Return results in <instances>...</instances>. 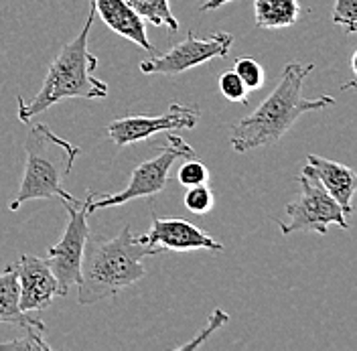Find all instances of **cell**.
<instances>
[{
  "label": "cell",
  "mask_w": 357,
  "mask_h": 351,
  "mask_svg": "<svg viewBox=\"0 0 357 351\" xmlns=\"http://www.w3.org/2000/svg\"><path fill=\"white\" fill-rule=\"evenodd\" d=\"M301 17L298 0H254V19L262 29L292 27Z\"/></svg>",
  "instance_id": "obj_15"
},
{
  "label": "cell",
  "mask_w": 357,
  "mask_h": 351,
  "mask_svg": "<svg viewBox=\"0 0 357 351\" xmlns=\"http://www.w3.org/2000/svg\"><path fill=\"white\" fill-rule=\"evenodd\" d=\"M234 71L238 73V77L244 82L248 89L262 88L264 84V67L260 66L254 57H238L234 64Z\"/></svg>",
  "instance_id": "obj_17"
},
{
  "label": "cell",
  "mask_w": 357,
  "mask_h": 351,
  "mask_svg": "<svg viewBox=\"0 0 357 351\" xmlns=\"http://www.w3.org/2000/svg\"><path fill=\"white\" fill-rule=\"evenodd\" d=\"M209 177H211L209 169L203 163H199L195 156H191L178 167L177 181L183 187H195V185H207Z\"/></svg>",
  "instance_id": "obj_18"
},
{
  "label": "cell",
  "mask_w": 357,
  "mask_h": 351,
  "mask_svg": "<svg viewBox=\"0 0 357 351\" xmlns=\"http://www.w3.org/2000/svg\"><path fill=\"white\" fill-rule=\"evenodd\" d=\"M231 43H234V35L225 31L213 33L211 37L205 39L195 37V33L189 31L187 37L175 47H171L167 53L162 55L155 53L149 59H144L140 64V71L146 75H178L211 59L227 57Z\"/></svg>",
  "instance_id": "obj_8"
},
{
  "label": "cell",
  "mask_w": 357,
  "mask_h": 351,
  "mask_svg": "<svg viewBox=\"0 0 357 351\" xmlns=\"http://www.w3.org/2000/svg\"><path fill=\"white\" fill-rule=\"evenodd\" d=\"M146 246H151L156 254L160 250L189 252V250H211L222 252L223 244L215 241L209 234L201 232L195 223L181 218H156L153 216L151 230L138 236Z\"/></svg>",
  "instance_id": "obj_10"
},
{
  "label": "cell",
  "mask_w": 357,
  "mask_h": 351,
  "mask_svg": "<svg viewBox=\"0 0 357 351\" xmlns=\"http://www.w3.org/2000/svg\"><path fill=\"white\" fill-rule=\"evenodd\" d=\"M201 118L197 106H185L173 102L169 110L160 116H126L118 118L106 126V134L116 147H128L140 140H146L156 132L193 130Z\"/></svg>",
  "instance_id": "obj_9"
},
{
  "label": "cell",
  "mask_w": 357,
  "mask_h": 351,
  "mask_svg": "<svg viewBox=\"0 0 357 351\" xmlns=\"http://www.w3.org/2000/svg\"><path fill=\"white\" fill-rule=\"evenodd\" d=\"M126 2L132 6L142 21L151 22L155 27H167L171 33L178 31V21L171 10L169 0H126Z\"/></svg>",
  "instance_id": "obj_16"
},
{
  "label": "cell",
  "mask_w": 357,
  "mask_h": 351,
  "mask_svg": "<svg viewBox=\"0 0 357 351\" xmlns=\"http://www.w3.org/2000/svg\"><path fill=\"white\" fill-rule=\"evenodd\" d=\"M91 193L93 191H88L86 199L73 197L61 201L69 221H67L61 240L49 248L47 258H45L51 272L55 274L59 297H67L69 288L77 286L82 281V260H84V250L89 238L88 201Z\"/></svg>",
  "instance_id": "obj_7"
},
{
  "label": "cell",
  "mask_w": 357,
  "mask_h": 351,
  "mask_svg": "<svg viewBox=\"0 0 357 351\" xmlns=\"http://www.w3.org/2000/svg\"><path fill=\"white\" fill-rule=\"evenodd\" d=\"M0 325H17L24 331L45 333L43 321L33 317V313L22 311L21 305H19L17 264H13L0 272Z\"/></svg>",
  "instance_id": "obj_14"
},
{
  "label": "cell",
  "mask_w": 357,
  "mask_h": 351,
  "mask_svg": "<svg viewBox=\"0 0 357 351\" xmlns=\"http://www.w3.org/2000/svg\"><path fill=\"white\" fill-rule=\"evenodd\" d=\"M0 351H51V345L43 339L39 331H24L21 339L15 341H0Z\"/></svg>",
  "instance_id": "obj_22"
},
{
  "label": "cell",
  "mask_w": 357,
  "mask_h": 351,
  "mask_svg": "<svg viewBox=\"0 0 357 351\" xmlns=\"http://www.w3.org/2000/svg\"><path fill=\"white\" fill-rule=\"evenodd\" d=\"M351 73H354V77L357 75V53L351 55Z\"/></svg>",
  "instance_id": "obj_25"
},
{
  "label": "cell",
  "mask_w": 357,
  "mask_h": 351,
  "mask_svg": "<svg viewBox=\"0 0 357 351\" xmlns=\"http://www.w3.org/2000/svg\"><path fill=\"white\" fill-rule=\"evenodd\" d=\"M312 69V64L298 61H292L282 69L280 82L266 100L231 128L229 142L236 153H248L274 144L292 128L298 116L333 106V96H321L314 100L303 96V84Z\"/></svg>",
  "instance_id": "obj_1"
},
{
  "label": "cell",
  "mask_w": 357,
  "mask_h": 351,
  "mask_svg": "<svg viewBox=\"0 0 357 351\" xmlns=\"http://www.w3.org/2000/svg\"><path fill=\"white\" fill-rule=\"evenodd\" d=\"M91 2L96 6V15L102 17V21L106 22L108 29L126 37L128 41L149 51L151 55H155L156 49L155 45L149 41L144 21L136 15V10L126 0H91Z\"/></svg>",
  "instance_id": "obj_13"
},
{
  "label": "cell",
  "mask_w": 357,
  "mask_h": 351,
  "mask_svg": "<svg viewBox=\"0 0 357 351\" xmlns=\"http://www.w3.org/2000/svg\"><path fill=\"white\" fill-rule=\"evenodd\" d=\"M305 167L319 179V183L327 189V193L341 205L345 216L354 211L351 199L356 195L357 187V177L354 169H349L347 165L329 160L325 156H319V154H309Z\"/></svg>",
  "instance_id": "obj_12"
},
{
  "label": "cell",
  "mask_w": 357,
  "mask_h": 351,
  "mask_svg": "<svg viewBox=\"0 0 357 351\" xmlns=\"http://www.w3.org/2000/svg\"><path fill=\"white\" fill-rule=\"evenodd\" d=\"M146 256H156V252L134 236L130 225H124L114 238L89 236L77 285L79 305H96L142 281L146 274L142 260Z\"/></svg>",
  "instance_id": "obj_2"
},
{
  "label": "cell",
  "mask_w": 357,
  "mask_h": 351,
  "mask_svg": "<svg viewBox=\"0 0 357 351\" xmlns=\"http://www.w3.org/2000/svg\"><path fill=\"white\" fill-rule=\"evenodd\" d=\"M229 321V315L222 311V308H215L211 315H209V319H207V323H205V327L191 339V341H187V343H183V345H178V350L181 351H189V350H197L201 348L207 339H209V335L213 333V331H218L222 325H225Z\"/></svg>",
  "instance_id": "obj_20"
},
{
  "label": "cell",
  "mask_w": 357,
  "mask_h": 351,
  "mask_svg": "<svg viewBox=\"0 0 357 351\" xmlns=\"http://www.w3.org/2000/svg\"><path fill=\"white\" fill-rule=\"evenodd\" d=\"M220 91H222L225 100L248 106V88H245L244 82L238 77V73L234 69L220 75Z\"/></svg>",
  "instance_id": "obj_21"
},
{
  "label": "cell",
  "mask_w": 357,
  "mask_h": 351,
  "mask_svg": "<svg viewBox=\"0 0 357 351\" xmlns=\"http://www.w3.org/2000/svg\"><path fill=\"white\" fill-rule=\"evenodd\" d=\"M195 156V151L177 134L169 132L167 134V144L158 149V154L153 156L151 160L140 163L130 175V183L126 189L114 195H104V197H91L88 201V214H93L98 209H108V207H118L124 205L132 199L153 197L165 191L169 183V173L178 158H191Z\"/></svg>",
  "instance_id": "obj_5"
},
{
  "label": "cell",
  "mask_w": 357,
  "mask_h": 351,
  "mask_svg": "<svg viewBox=\"0 0 357 351\" xmlns=\"http://www.w3.org/2000/svg\"><path fill=\"white\" fill-rule=\"evenodd\" d=\"M333 22L347 33L357 31V0H335Z\"/></svg>",
  "instance_id": "obj_23"
},
{
  "label": "cell",
  "mask_w": 357,
  "mask_h": 351,
  "mask_svg": "<svg viewBox=\"0 0 357 351\" xmlns=\"http://www.w3.org/2000/svg\"><path fill=\"white\" fill-rule=\"evenodd\" d=\"M19 274V305L26 313H37L51 307L53 299L59 294L55 274L43 258L33 254H22L17 262Z\"/></svg>",
  "instance_id": "obj_11"
},
{
  "label": "cell",
  "mask_w": 357,
  "mask_h": 351,
  "mask_svg": "<svg viewBox=\"0 0 357 351\" xmlns=\"http://www.w3.org/2000/svg\"><path fill=\"white\" fill-rule=\"evenodd\" d=\"M79 147L49 130L47 124H31L24 138V171L10 211H17L22 203L33 199H73L63 187L66 177L71 173Z\"/></svg>",
  "instance_id": "obj_4"
},
{
  "label": "cell",
  "mask_w": 357,
  "mask_h": 351,
  "mask_svg": "<svg viewBox=\"0 0 357 351\" xmlns=\"http://www.w3.org/2000/svg\"><path fill=\"white\" fill-rule=\"evenodd\" d=\"M189 191L185 193V207L195 214V216H205L213 209V193L207 185H195L187 187Z\"/></svg>",
  "instance_id": "obj_19"
},
{
  "label": "cell",
  "mask_w": 357,
  "mask_h": 351,
  "mask_svg": "<svg viewBox=\"0 0 357 351\" xmlns=\"http://www.w3.org/2000/svg\"><path fill=\"white\" fill-rule=\"evenodd\" d=\"M301 193L287 205L289 220H276L280 234L290 236L294 232H312L325 236L329 225H339L341 230H349V221L345 211L335 201L327 189L319 183V179L305 167L298 175Z\"/></svg>",
  "instance_id": "obj_6"
},
{
  "label": "cell",
  "mask_w": 357,
  "mask_h": 351,
  "mask_svg": "<svg viewBox=\"0 0 357 351\" xmlns=\"http://www.w3.org/2000/svg\"><path fill=\"white\" fill-rule=\"evenodd\" d=\"M227 2H231V0H205L203 4H201V13H209V10H218V8H222L223 4H227Z\"/></svg>",
  "instance_id": "obj_24"
},
{
  "label": "cell",
  "mask_w": 357,
  "mask_h": 351,
  "mask_svg": "<svg viewBox=\"0 0 357 351\" xmlns=\"http://www.w3.org/2000/svg\"><path fill=\"white\" fill-rule=\"evenodd\" d=\"M93 19H96V6L91 2L84 29L73 41L61 47V51L49 66L43 86L35 94V98L31 102H24L22 96L17 98L19 118L22 122H31L37 114H43L61 100H69V98L102 100L108 96V84L93 75L98 67V57L89 53L88 49Z\"/></svg>",
  "instance_id": "obj_3"
}]
</instances>
